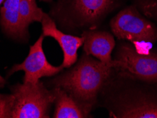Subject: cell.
<instances>
[{
  "label": "cell",
  "mask_w": 157,
  "mask_h": 118,
  "mask_svg": "<svg viewBox=\"0 0 157 118\" xmlns=\"http://www.w3.org/2000/svg\"><path fill=\"white\" fill-rule=\"evenodd\" d=\"M113 70V67L84 53L75 67L57 76L51 83L81 103L94 107L97 96L109 82Z\"/></svg>",
  "instance_id": "obj_1"
},
{
  "label": "cell",
  "mask_w": 157,
  "mask_h": 118,
  "mask_svg": "<svg viewBox=\"0 0 157 118\" xmlns=\"http://www.w3.org/2000/svg\"><path fill=\"white\" fill-rule=\"evenodd\" d=\"M15 97L11 118H48L55 103L53 91L46 89L43 82L23 83L10 88Z\"/></svg>",
  "instance_id": "obj_2"
},
{
  "label": "cell",
  "mask_w": 157,
  "mask_h": 118,
  "mask_svg": "<svg viewBox=\"0 0 157 118\" xmlns=\"http://www.w3.org/2000/svg\"><path fill=\"white\" fill-rule=\"evenodd\" d=\"M114 69L122 77L157 87V50L143 55L128 43L121 44L115 55Z\"/></svg>",
  "instance_id": "obj_3"
},
{
  "label": "cell",
  "mask_w": 157,
  "mask_h": 118,
  "mask_svg": "<svg viewBox=\"0 0 157 118\" xmlns=\"http://www.w3.org/2000/svg\"><path fill=\"white\" fill-rule=\"evenodd\" d=\"M110 24L113 33L120 40L132 43L157 42V27L132 6L120 11Z\"/></svg>",
  "instance_id": "obj_4"
},
{
  "label": "cell",
  "mask_w": 157,
  "mask_h": 118,
  "mask_svg": "<svg viewBox=\"0 0 157 118\" xmlns=\"http://www.w3.org/2000/svg\"><path fill=\"white\" fill-rule=\"evenodd\" d=\"M43 35H41L38 40L30 47L29 53L24 61L21 64H14L8 76L22 70L25 72L24 83L37 84L42 77L57 75L62 71L64 67L62 65L55 67L48 62L43 49Z\"/></svg>",
  "instance_id": "obj_5"
},
{
  "label": "cell",
  "mask_w": 157,
  "mask_h": 118,
  "mask_svg": "<svg viewBox=\"0 0 157 118\" xmlns=\"http://www.w3.org/2000/svg\"><path fill=\"white\" fill-rule=\"evenodd\" d=\"M112 112L114 117L157 118V93L152 91L126 97Z\"/></svg>",
  "instance_id": "obj_6"
},
{
  "label": "cell",
  "mask_w": 157,
  "mask_h": 118,
  "mask_svg": "<svg viewBox=\"0 0 157 118\" xmlns=\"http://www.w3.org/2000/svg\"><path fill=\"white\" fill-rule=\"evenodd\" d=\"M40 23L42 24L43 36H50L54 38L63 51L64 59L61 65L64 68H70L77 62V51L84 43V39L82 37L62 33L57 29L54 21L45 12Z\"/></svg>",
  "instance_id": "obj_7"
},
{
  "label": "cell",
  "mask_w": 157,
  "mask_h": 118,
  "mask_svg": "<svg viewBox=\"0 0 157 118\" xmlns=\"http://www.w3.org/2000/svg\"><path fill=\"white\" fill-rule=\"evenodd\" d=\"M83 50L85 54L96 57L103 64L115 67L112 59V51L115 42L113 36L105 31H88L82 33Z\"/></svg>",
  "instance_id": "obj_8"
},
{
  "label": "cell",
  "mask_w": 157,
  "mask_h": 118,
  "mask_svg": "<svg viewBox=\"0 0 157 118\" xmlns=\"http://www.w3.org/2000/svg\"><path fill=\"white\" fill-rule=\"evenodd\" d=\"M55 94V118L89 117L91 106L81 103L59 87L52 89Z\"/></svg>",
  "instance_id": "obj_9"
},
{
  "label": "cell",
  "mask_w": 157,
  "mask_h": 118,
  "mask_svg": "<svg viewBox=\"0 0 157 118\" xmlns=\"http://www.w3.org/2000/svg\"><path fill=\"white\" fill-rule=\"evenodd\" d=\"M74 9L85 24H93L111 10L114 0H74Z\"/></svg>",
  "instance_id": "obj_10"
},
{
  "label": "cell",
  "mask_w": 157,
  "mask_h": 118,
  "mask_svg": "<svg viewBox=\"0 0 157 118\" xmlns=\"http://www.w3.org/2000/svg\"><path fill=\"white\" fill-rule=\"evenodd\" d=\"M20 0H5L0 10V24L8 36L15 38H26L22 31L19 17Z\"/></svg>",
  "instance_id": "obj_11"
},
{
  "label": "cell",
  "mask_w": 157,
  "mask_h": 118,
  "mask_svg": "<svg viewBox=\"0 0 157 118\" xmlns=\"http://www.w3.org/2000/svg\"><path fill=\"white\" fill-rule=\"evenodd\" d=\"M44 12L37 6L36 0H20L19 17L22 31L29 36V26L33 22H41Z\"/></svg>",
  "instance_id": "obj_12"
},
{
  "label": "cell",
  "mask_w": 157,
  "mask_h": 118,
  "mask_svg": "<svg viewBox=\"0 0 157 118\" xmlns=\"http://www.w3.org/2000/svg\"><path fill=\"white\" fill-rule=\"evenodd\" d=\"M15 97L11 94L0 93V118H11Z\"/></svg>",
  "instance_id": "obj_13"
},
{
  "label": "cell",
  "mask_w": 157,
  "mask_h": 118,
  "mask_svg": "<svg viewBox=\"0 0 157 118\" xmlns=\"http://www.w3.org/2000/svg\"><path fill=\"white\" fill-rule=\"evenodd\" d=\"M6 84V80L0 75V88H3Z\"/></svg>",
  "instance_id": "obj_14"
},
{
  "label": "cell",
  "mask_w": 157,
  "mask_h": 118,
  "mask_svg": "<svg viewBox=\"0 0 157 118\" xmlns=\"http://www.w3.org/2000/svg\"><path fill=\"white\" fill-rule=\"evenodd\" d=\"M41 1H43V2H51L52 0H41Z\"/></svg>",
  "instance_id": "obj_15"
},
{
  "label": "cell",
  "mask_w": 157,
  "mask_h": 118,
  "mask_svg": "<svg viewBox=\"0 0 157 118\" xmlns=\"http://www.w3.org/2000/svg\"><path fill=\"white\" fill-rule=\"evenodd\" d=\"M4 2V0H0V5H1L2 3H3Z\"/></svg>",
  "instance_id": "obj_16"
}]
</instances>
